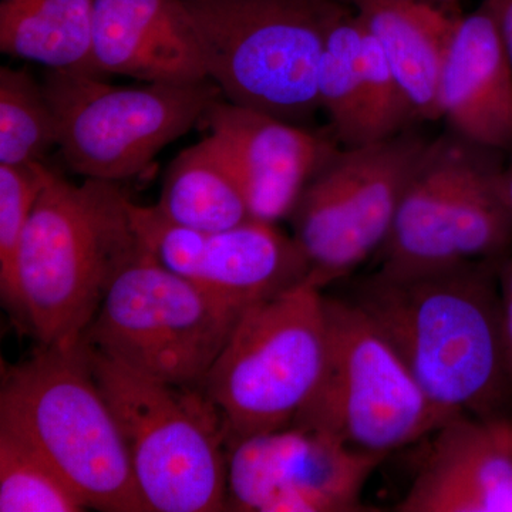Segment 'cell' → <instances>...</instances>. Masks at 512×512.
Instances as JSON below:
<instances>
[{"label": "cell", "instance_id": "1", "mask_svg": "<svg viewBox=\"0 0 512 512\" xmlns=\"http://www.w3.org/2000/svg\"><path fill=\"white\" fill-rule=\"evenodd\" d=\"M501 262L379 266L356 293L355 301L448 417L493 419L512 393L498 284Z\"/></svg>", "mask_w": 512, "mask_h": 512}, {"label": "cell", "instance_id": "20", "mask_svg": "<svg viewBox=\"0 0 512 512\" xmlns=\"http://www.w3.org/2000/svg\"><path fill=\"white\" fill-rule=\"evenodd\" d=\"M94 0H0V50L49 70L93 74Z\"/></svg>", "mask_w": 512, "mask_h": 512}, {"label": "cell", "instance_id": "19", "mask_svg": "<svg viewBox=\"0 0 512 512\" xmlns=\"http://www.w3.org/2000/svg\"><path fill=\"white\" fill-rule=\"evenodd\" d=\"M156 208L174 224L208 234L252 220L227 154L211 134L168 167Z\"/></svg>", "mask_w": 512, "mask_h": 512}, {"label": "cell", "instance_id": "5", "mask_svg": "<svg viewBox=\"0 0 512 512\" xmlns=\"http://www.w3.org/2000/svg\"><path fill=\"white\" fill-rule=\"evenodd\" d=\"M208 77L235 106L312 127L330 0H181Z\"/></svg>", "mask_w": 512, "mask_h": 512}, {"label": "cell", "instance_id": "17", "mask_svg": "<svg viewBox=\"0 0 512 512\" xmlns=\"http://www.w3.org/2000/svg\"><path fill=\"white\" fill-rule=\"evenodd\" d=\"M349 6L382 47L416 123L440 120L441 72L463 15L458 0H353Z\"/></svg>", "mask_w": 512, "mask_h": 512}, {"label": "cell", "instance_id": "16", "mask_svg": "<svg viewBox=\"0 0 512 512\" xmlns=\"http://www.w3.org/2000/svg\"><path fill=\"white\" fill-rule=\"evenodd\" d=\"M439 104L448 130L512 153V67L485 0L458 19L441 72Z\"/></svg>", "mask_w": 512, "mask_h": 512}, {"label": "cell", "instance_id": "28", "mask_svg": "<svg viewBox=\"0 0 512 512\" xmlns=\"http://www.w3.org/2000/svg\"><path fill=\"white\" fill-rule=\"evenodd\" d=\"M510 165L505 168V192H507L508 202H510L512 210V161Z\"/></svg>", "mask_w": 512, "mask_h": 512}, {"label": "cell", "instance_id": "23", "mask_svg": "<svg viewBox=\"0 0 512 512\" xmlns=\"http://www.w3.org/2000/svg\"><path fill=\"white\" fill-rule=\"evenodd\" d=\"M86 501L42 454L0 429V512H79Z\"/></svg>", "mask_w": 512, "mask_h": 512}, {"label": "cell", "instance_id": "13", "mask_svg": "<svg viewBox=\"0 0 512 512\" xmlns=\"http://www.w3.org/2000/svg\"><path fill=\"white\" fill-rule=\"evenodd\" d=\"M202 123L227 154L252 220L271 224L291 218L306 185L342 147L330 130L296 126L224 97Z\"/></svg>", "mask_w": 512, "mask_h": 512}, {"label": "cell", "instance_id": "24", "mask_svg": "<svg viewBox=\"0 0 512 512\" xmlns=\"http://www.w3.org/2000/svg\"><path fill=\"white\" fill-rule=\"evenodd\" d=\"M365 28V26H363ZM416 124L382 47L365 28L363 37V86L360 97L357 146L397 136Z\"/></svg>", "mask_w": 512, "mask_h": 512}, {"label": "cell", "instance_id": "29", "mask_svg": "<svg viewBox=\"0 0 512 512\" xmlns=\"http://www.w3.org/2000/svg\"><path fill=\"white\" fill-rule=\"evenodd\" d=\"M333 2H339V3H343V5H350V3L353 2V0H333Z\"/></svg>", "mask_w": 512, "mask_h": 512}, {"label": "cell", "instance_id": "21", "mask_svg": "<svg viewBox=\"0 0 512 512\" xmlns=\"http://www.w3.org/2000/svg\"><path fill=\"white\" fill-rule=\"evenodd\" d=\"M365 28L352 6L330 0L318 70L320 109L342 147H356L363 86Z\"/></svg>", "mask_w": 512, "mask_h": 512}, {"label": "cell", "instance_id": "18", "mask_svg": "<svg viewBox=\"0 0 512 512\" xmlns=\"http://www.w3.org/2000/svg\"><path fill=\"white\" fill-rule=\"evenodd\" d=\"M309 274L295 239L271 222L202 232L195 284L239 309L309 281Z\"/></svg>", "mask_w": 512, "mask_h": 512}, {"label": "cell", "instance_id": "25", "mask_svg": "<svg viewBox=\"0 0 512 512\" xmlns=\"http://www.w3.org/2000/svg\"><path fill=\"white\" fill-rule=\"evenodd\" d=\"M49 174L45 163L0 164V289L12 309L20 245Z\"/></svg>", "mask_w": 512, "mask_h": 512}, {"label": "cell", "instance_id": "6", "mask_svg": "<svg viewBox=\"0 0 512 512\" xmlns=\"http://www.w3.org/2000/svg\"><path fill=\"white\" fill-rule=\"evenodd\" d=\"M326 355L318 285L305 281L248 306L204 383L228 440L292 426L318 389Z\"/></svg>", "mask_w": 512, "mask_h": 512}, {"label": "cell", "instance_id": "3", "mask_svg": "<svg viewBox=\"0 0 512 512\" xmlns=\"http://www.w3.org/2000/svg\"><path fill=\"white\" fill-rule=\"evenodd\" d=\"M0 429L42 454L87 507L148 512L126 441L93 375L83 340L74 348L42 346L5 373Z\"/></svg>", "mask_w": 512, "mask_h": 512}, {"label": "cell", "instance_id": "15", "mask_svg": "<svg viewBox=\"0 0 512 512\" xmlns=\"http://www.w3.org/2000/svg\"><path fill=\"white\" fill-rule=\"evenodd\" d=\"M92 70L144 83L210 79L181 0H94Z\"/></svg>", "mask_w": 512, "mask_h": 512}, {"label": "cell", "instance_id": "9", "mask_svg": "<svg viewBox=\"0 0 512 512\" xmlns=\"http://www.w3.org/2000/svg\"><path fill=\"white\" fill-rule=\"evenodd\" d=\"M328 355L318 389L296 426L389 456L430 437L451 417L436 406L390 340L352 299L326 298Z\"/></svg>", "mask_w": 512, "mask_h": 512}, {"label": "cell", "instance_id": "4", "mask_svg": "<svg viewBox=\"0 0 512 512\" xmlns=\"http://www.w3.org/2000/svg\"><path fill=\"white\" fill-rule=\"evenodd\" d=\"M86 348L148 511L228 510V433L205 390L165 383Z\"/></svg>", "mask_w": 512, "mask_h": 512}, {"label": "cell", "instance_id": "2", "mask_svg": "<svg viewBox=\"0 0 512 512\" xmlns=\"http://www.w3.org/2000/svg\"><path fill=\"white\" fill-rule=\"evenodd\" d=\"M119 183L73 184L50 170L20 245L15 309L42 346L74 348L111 279L140 249Z\"/></svg>", "mask_w": 512, "mask_h": 512}, {"label": "cell", "instance_id": "27", "mask_svg": "<svg viewBox=\"0 0 512 512\" xmlns=\"http://www.w3.org/2000/svg\"><path fill=\"white\" fill-rule=\"evenodd\" d=\"M493 10L512 67V0H485ZM512 161V153L510 154Z\"/></svg>", "mask_w": 512, "mask_h": 512}, {"label": "cell", "instance_id": "22", "mask_svg": "<svg viewBox=\"0 0 512 512\" xmlns=\"http://www.w3.org/2000/svg\"><path fill=\"white\" fill-rule=\"evenodd\" d=\"M59 121L43 83L23 67L0 69V164L45 163L59 148Z\"/></svg>", "mask_w": 512, "mask_h": 512}, {"label": "cell", "instance_id": "8", "mask_svg": "<svg viewBox=\"0 0 512 512\" xmlns=\"http://www.w3.org/2000/svg\"><path fill=\"white\" fill-rule=\"evenodd\" d=\"M244 311L165 271L140 247L111 279L83 342L143 375L204 389Z\"/></svg>", "mask_w": 512, "mask_h": 512}, {"label": "cell", "instance_id": "10", "mask_svg": "<svg viewBox=\"0 0 512 512\" xmlns=\"http://www.w3.org/2000/svg\"><path fill=\"white\" fill-rule=\"evenodd\" d=\"M43 86L59 121V150L67 167L111 183L143 173L222 97L210 79L119 87L67 70H49Z\"/></svg>", "mask_w": 512, "mask_h": 512}, {"label": "cell", "instance_id": "14", "mask_svg": "<svg viewBox=\"0 0 512 512\" xmlns=\"http://www.w3.org/2000/svg\"><path fill=\"white\" fill-rule=\"evenodd\" d=\"M399 512L512 511V423L458 414L431 434Z\"/></svg>", "mask_w": 512, "mask_h": 512}, {"label": "cell", "instance_id": "12", "mask_svg": "<svg viewBox=\"0 0 512 512\" xmlns=\"http://www.w3.org/2000/svg\"><path fill=\"white\" fill-rule=\"evenodd\" d=\"M386 457L296 424L228 440V510L363 511V490Z\"/></svg>", "mask_w": 512, "mask_h": 512}, {"label": "cell", "instance_id": "11", "mask_svg": "<svg viewBox=\"0 0 512 512\" xmlns=\"http://www.w3.org/2000/svg\"><path fill=\"white\" fill-rule=\"evenodd\" d=\"M429 143L409 128L376 143L340 147L312 178L291 215L309 281L323 288L379 254Z\"/></svg>", "mask_w": 512, "mask_h": 512}, {"label": "cell", "instance_id": "26", "mask_svg": "<svg viewBox=\"0 0 512 512\" xmlns=\"http://www.w3.org/2000/svg\"><path fill=\"white\" fill-rule=\"evenodd\" d=\"M498 284L501 295V319L508 372L512 382V254L507 255L498 268Z\"/></svg>", "mask_w": 512, "mask_h": 512}, {"label": "cell", "instance_id": "7", "mask_svg": "<svg viewBox=\"0 0 512 512\" xmlns=\"http://www.w3.org/2000/svg\"><path fill=\"white\" fill-rule=\"evenodd\" d=\"M497 150L447 130L429 146L403 192L380 266L427 269L504 261L512 210Z\"/></svg>", "mask_w": 512, "mask_h": 512}]
</instances>
